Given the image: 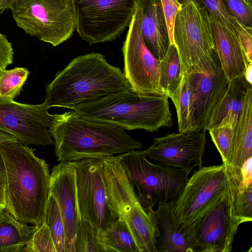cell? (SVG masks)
Here are the masks:
<instances>
[{"label":"cell","instance_id":"836d02e7","mask_svg":"<svg viewBox=\"0 0 252 252\" xmlns=\"http://www.w3.org/2000/svg\"><path fill=\"white\" fill-rule=\"evenodd\" d=\"M162 9L167 27L170 44H175L174 27L176 15L182 6L177 0H161Z\"/></svg>","mask_w":252,"mask_h":252},{"label":"cell","instance_id":"5b68a950","mask_svg":"<svg viewBox=\"0 0 252 252\" xmlns=\"http://www.w3.org/2000/svg\"><path fill=\"white\" fill-rule=\"evenodd\" d=\"M118 157L139 201L147 212L159 203L175 201L185 187L190 172L153 163L143 151L132 150Z\"/></svg>","mask_w":252,"mask_h":252},{"label":"cell","instance_id":"6da1fadb","mask_svg":"<svg viewBox=\"0 0 252 252\" xmlns=\"http://www.w3.org/2000/svg\"><path fill=\"white\" fill-rule=\"evenodd\" d=\"M19 141L0 144L5 168V210L20 222L41 225L50 192L49 165Z\"/></svg>","mask_w":252,"mask_h":252},{"label":"cell","instance_id":"74e56055","mask_svg":"<svg viewBox=\"0 0 252 252\" xmlns=\"http://www.w3.org/2000/svg\"><path fill=\"white\" fill-rule=\"evenodd\" d=\"M18 140L11 134L0 129V144L3 143L15 142Z\"/></svg>","mask_w":252,"mask_h":252},{"label":"cell","instance_id":"603a6c76","mask_svg":"<svg viewBox=\"0 0 252 252\" xmlns=\"http://www.w3.org/2000/svg\"><path fill=\"white\" fill-rule=\"evenodd\" d=\"M35 228L19 221L3 209L0 214V252H26Z\"/></svg>","mask_w":252,"mask_h":252},{"label":"cell","instance_id":"cb8c5ba5","mask_svg":"<svg viewBox=\"0 0 252 252\" xmlns=\"http://www.w3.org/2000/svg\"><path fill=\"white\" fill-rule=\"evenodd\" d=\"M103 252H140L127 225L119 219L110 228L98 231Z\"/></svg>","mask_w":252,"mask_h":252},{"label":"cell","instance_id":"3957f363","mask_svg":"<svg viewBox=\"0 0 252 252\" xmlns=\"http://www.w3.org/2000/svg\"><path fill=\"white\" fill-rule=\"evenodd\" d=\"M131 88L124 73L100 53L75 58L47 86L45 101L50 106L72 109L87 101Z\"/></svg>","mask_w":252,"mask_h":252},{"label":"cell","instance_id":"8992f818","mask_svg":"<svg viewBox=\"0 0 252 252\" xmlns=\"http://www.w3.org/2000/svg\"><path fill=\"white\" fill-rule=\"evenodd\" d=\"M102 173L110 202L127 225L140 252H157L158 229L153 210L142 207L118 156L103 158Z\"/></svg>","mask_w":252,"mask_h":252},{"label":"cell","instance_id":"f546056e","mask_svg":"<svg viewBox=\"0 0 252 252\" xmlns=\"http://www.w3.org/2000/svg\"><path fill=\"white\" fill-rule=\"evenodd\" d=\"M30 72L25 67H16L0 73V99L14 100L20 94Z\"/></svg>","mask_w":252,"mask_h":252},{"label":"cell","instance_id":"4fadbf2b","mask_svg":"<svg viewBox=\"0 0 252 252\" xmlns=\"http://www.w3.org/2000/svg\"><path fill=\"white\" fill-rule=\"evenodd\" d=\"M237 186L201 217L187 226L193 235L194 252H229L239 225L247 220L235 216L233 202Z\"/></svg>","mask_w":252,"mask_h":252},{"label":"cell","instance_id":"d590c367","mask_svg":"<svg viewBox=\"0 0 252 252\" xmlns=\"http://www.w3.org/2000/svg\"><path fill=\"white\" fill-rule=\"evenodd\" d=\"M238 36L248 63H252V29H244Z\"/></svg>","mask_w":252,"mask_h":252},{"label":"cell","instance_id":"1f68e13d","mask_svg":"<svg viewBox=\"0 0 252 252\" xmlns=\"http://www.w3.org/2000/svg\"><path fill=\"white\" fill-rule=\"evenodd\" d=\"M235 216L252 220V185L237 186L233 202Z\"/></svg>","mask_w":252,"mask_h":252},{"label":"cell","instance_id":"9a60e30c","mask_svg":"<svg viewBox=\"0 0 252 252\" xmlns=\"http://www.w3.org/2000/svg\"><path fill=\"white\" fill-rule=\"evenodd\" d=\"M128 28L122 47L125 78L141 94L165 95L159 86L160 61L146 46L134 14Z\"/></svg>","mask_w":252,"mask_h":252},{"label":"cell","instance_id":"f1b7e54d","mask_svg":"<svg viewBox=\"0 0 252 252\" xmlns=\"http://www.w3.org/2000/svg\"><path fill=\"white\" fill-rule=\"evenodd\" d=\"M204 8L210 19L224 26L238 35L243 29L233 17L228 8L226 0H192Z\"/></svg>","mask_w":252,"mask_h":252},{"label":"cell","instance_id":"2e32d148","mask_svg":"<svg viewBox=\"0 0 252 252\" xmlns=\"http://www.w3.org/2000/svg\"><path fill=\"white\" fill-rule=\"evenodd\" d=\"M206 141L205 132L190 128L156 137L143 152L157 164L191 171L195 166H201Z\"/></svg>","mask_w":252,"mask_h":252},{"label":"cell","instance_id":"ab89813d","mask_svg":"<svg viewBox=\"0 0 252 252\" xmlns=\"http://www.w3.org/2000/svg\"><path fill=\"white\" fill-rule=\"evenodd\" d=\"M17 0H0V14L5 10L10 9Z\"/></svg>","mask_w":252,"mask_h":252},{"label":"cell","instance_id":"44dd1931","mask_svg":"<svg viewBox=\"0 0 252 252\" xmlns=\"http://www.w3.org/2000/svg\"><path fill=\"white\" fill-rule=\"evenodd\" d=\"M252 158V88L248 90L236 126L227 168L238 185L242 180L241 169Z\"/></svg>","mask_w":252,"mask_h":252},{"label":"cell","instance_id":"30bf717a","mask_svg":"<svg viewBox=\"0 0 252 252\" xmlns=\"http://www.w3.org/2000/svg\"><path fill=\"white\" fill-rule=\"evenodd\" d=\"M74 168L79 213L81 219L98 231L111 227L119 217L113 207L102 173L103 158L68 162Z\"/></svg>","mask_w":252,"mask_h":252},{"label":"cell","instance_id":"484cf974","mask_svg":"<svg viewBox=\"0 0 252 252\" xmlns=\"http://www.w3.org/2000/svg\"><path fill=\"white\" fill-rule=\"evenodd\" d=\"M239 116L228 115L216 126L208 130L219 153L222 164L227 168Z\"/></svg>","mask_w":252,"mask_h":252},{"label":"cell","instance_id":"83f0119b","mask_svg":"<svg viewBox=\"0 0 252 252\" xmlns=\"http://www.w3.org/2000/svg\"><path fill=\"white\" fill-rule=\"evenodd\" d=\"M170 98L176 110L179 132L189 128L192 93L187 72L183 74L179 87Z\"/></svg>","mask_w":252,"mask_h":252},{"label":"cell","instance_id":"f35d334b","mask_svg":"<svg viewBox=\"0 0 252 252\" xmlns=\"http://www.w3.org/2000/svg\"><path fill=\"white\" fill-rule=\"evenodd\" d=\"M6 179L4 162L0 152V187L4 188Z\"/></svg>","mask_w":252,"mask_h":252},{"label":"cell","instance_id":"8d00e7d4","mask_svg":"<svg viewBox=\"0 0 252 252\" xmlns=\"http://www.w3.org/2000/svg\"><path fill=\"white\" fill-rule=\"evenodd\" d=\"M252 158L247 160L242 167V180L238 186L252 185Z\"/></svg>","mask_w":252,"mask_h":252},{"label":"cell","instance_id":"52a82bcc","mask_svg":"<svg viewBox=\"0 0 252 252\" xmlns=\"http://www.w3.org/2000/svg\"><path fill=\"white\" fill-rule=\"evenodd\" d=\"M235 186V179L223 164L201 166L172 201L173 213L184 228L223 200Z\"/></svg>","mask_w":252,"mask_h":252},{"label":"cell","instance_id":"4dcf8cb0","mask_svg":"<svg viewBox=\"0 0 252 252\" xmlns=\"http://www.w3.org/2000/svg\"><path fill=\"white\" fill-rule=\"evenodd\" d=\"M98 230L81 219L74 243V252H103L97 239Z\"/></svg>","mask_w":252,"mask_h":252},{"label":"cell","instance_id":"ac0fdd59","mask_svg":"<svg viewBox=\"0 0 252 252\" xmlns=\"http://www.w3.org/2000/svg\"><path fill=\"white\" fill-rule=\"evenodd\" d=\"M134 15L146 46L156 58L161 60L170 45L161 0H137Z\"/></svg>","mask_w":252,"mask_h":252},{"label":"cell","instance_id":"d6a6232c","mask_svg":"<svg viewBox=\"0 0 252 252\" xmlns=\"http://www.w3.org/2000/svg\"><path fill=\"white\" fill-rule=\"evenodd\" d=\"M231 14L244 28L252 29V5L245 0H226Z\"/></svg>","mask_w":252,"mask_h":252},{"label":"cell","instance_id":"7c38bea8","mask_svg":"<svg viewBox=\"0 0 252 252\" xmlns=\"http://www.w3.org/2000/svg\"><path fill=\"white\" fill-rule=\"evenodd\" d=\"M186 72L192 93L189 128L205 132L213 110L225 94L229 80L216 51Z\"/></svg>","mask_w":252,"mask_h":252},{"label":"cell","instance_id":"e575fe53","mask_svg":"<svg viewBox=\"0 0 252 252\" xmlns=\"http://www.w3.org/2000/svg\"><path fill=\"white\" fill-rule=\"evenodd\" d=\"M13 56L11 43L0 32V73L13 63Z\"/></svg>","mask_w":252,"mask_h":252},{"label":"cell","instance_id":"4316f807","mask_svg":"<svg viewBox=\"0 0 252 252\" xmlns=\"http://www.w3.org/2000/svg\"><path fill=\"white\" fill-rule=\"evenodd\" d=\"M49 234L56 252H65L63 222L58 204L50 193L41 224Z\"/></svg>","mask_w":252,"mask_h":252},{"label":"cell","instance_id":"ffe728a7","mask_svg":"<svg viewBox=\"0 0 252 252\" xmlns=\"http://www.w3.org/2000/svg\"><path fill=\"white\" fill-rule=\"evenodd\" d=\"M210 20L215 49L226 78L230 81L244 75L250 63L238 36L220 23Z\"/></svg>","mask_w":252,"mask_h":252},{"label":"cell","instance_id":"8fae6325","mask_svg":"<svg viewBox=\"0 0 252 252\" xmlns=\"http://www.w3.org/2000/svg\"><path fill=\"white\" fill-rule=\"evenodd\" d=\"M173 35L183 74L215 51L209 15L192 0L178 11Z\"/></svg>","mask_w":252,"mask_h":252},{"label":"cell","instance_id":"ba28073f","mask_svg":"<svg viewBox=\"0 0 252 252\" xmlns=\"http://www.w3.org/2000/svg\"><path fill=\"white\" fill-rule=\"evenodd\" d=\"M10 9L18 27L54 47L76 29L71 0H17Z\"/></svg>","mask_w":252,"mask_h":252},{"label":"cell","instance_id":"d4e9b609","mask_svg":"<svg viewBox=\"0 0 252 252\" xmlns=\"http://www.w3.org/2000/svg\"><path fill=\"white\" fill-rule=\"evenodd\" d=\"M182 77L177 48L175 44H170L159 62V86L164 94L170 98L179 87Z\"/></svg>","mask_w":252,"mask_h":252},{"label":"cell","instance_id":"d6986e66","mask_svg":"<svg viewBox=\"0 0 252 252\" xmlns=\"http://www.w3.org/2000/svg\"><path fill=\"white\" fill-rule=\"evenodd\" d=\"M153 214L158 231L157 252H194L193 238L174 215L172 201L158 203Z\"/></svg>","mask_w":252,"mask_h":252},{"label":"cell","instance_id":"277c9868","mask_svg":"<svg viewBox=\"0 0 252 252\" xmlns=\"http://www.w3.org/2000/svg\"><path fill=\"white\" fill-rule=\"evenodd\" d=\"M168 98L143 94L131 88L82 103L72 110L81 117L114 124L126 130L156 132L173 125Z\"/></svg>","mask_w":252,"mask_h":252},{"label":"cell","instance_id":"5bb4252c","mask_svg":"<svg viewBox=\"0 0 252 252\" xmlns=\"http://www.w3.org/2000/svg\"><path fill=\"white\" fill-rule=\"evenodd\" d=\"M49 108L45 101L30 104L0 99V129L26 146L53 144L48 129L54 115L48 112Z\"/></svg>","mask_w":252,"mask_h":252},{"label":"cell","instance_id":"9c48e42d","mask_svg":"<svg viewBox=\"0 0 252 252\" xmlns=\"http://www.w3.org/2000/svg\"><path fill=\"white\" fill-rule=\"evenodd\" d=\"M137 0H71L76 29L90 45L112 41L128 27Z\"/></svg>","mask_w":252,"mask_h":252},{"label":"cell","instance_id":"ee69618b","mask_svg":"<svg viewBox=\"0 0 252 252\" xmlns=\"http://www.w3.org/2000/svg\"><path fill=\"white\" fill-rule=\"evenodd\" d=\"M4 209H3L2 208H1L0 206V212L1 211Z\"/></svg>","mask_w":252,"mask_h":252},{"label":"cell","instance_id":"7402d4cb","mask_svg":"<svg viewBox=\"0 0 252 252\" xmlns=\"http://www.w3.org/2000/svg\"><path fill=\"white\" fill-rule=\"evenodd\" d=\"M251 88L252 84L247 80L245 74L229 81L225 94L212 112L206 130L217 126L228 115L239 116Z\"/></svg>","mask_w":252,"mask_h":252},{"label":"cell","instance_id":"60d3db41","mask_svg":"<svg viewBox=\"0 0 252 252\" xmlns=\"http://www.w3.org/2000/svg\"><path fill=\"white\" fill-rule=\"evenodd\" d=\"M252 63L249 64L245 73V77L247 80L251 84L252 82Z\"/></svg>","mask_w":252,"mask_h":252},{"label":"cell","instance_id":"e0dca14e","mask_svg":"<svg viewBox=\"0 0 252 252\" xmlns=\"http://www.w3.org/2000/svg\"><path fill=\"white\" fill-rule=\"evenodd\" d=\"M62 215L65 233V252H74V243L81 220L76 193L75 171L68 162H60L50 173V192Z\"/></svg>","mask_w":252,"mask_h":252},{"label":"cell","instance_id":"7bdbcfd3","mask_svg":"<svg viewBox=\"0 0 252 252\" xmlns=\"http://www.w3.org/2000/svg\"><path fill=\"white\" fill-rule=\"evenodd\" d=\"M247 2H248L249 4H252V0H245Z\"/></svg>","mask_w":252,"mask_h":252},{"label":"cell","instance_id":"b9f144b4","mask_svg":"<svg viewBox=\"0 0 252 252\" xmlns=\"http://www.w3.org/2000/svg\"><path fill=\"white\" fill-rule=\"evenodd\" d=\"M177 0L181 5H183L187 1V0Z\"/></svg>","mask_w":252,"mask_h":252},{"label":"cell","instance_id":"7a4b0ae2","mask_svg":"<svg viewBox=\"0 0 252 252\" xmlns=\"http://www.w3.org/2000/svg\"><path fill=\"white\" fill-rule=\"evenodd\" d=\"M125 130L114 124L81 117L72 110L54 115L48 131L54 139L57 160L70 162L141 148L142 143Z\"/></svg>","mask_w":252,"mask_h":252}]
</instances>
